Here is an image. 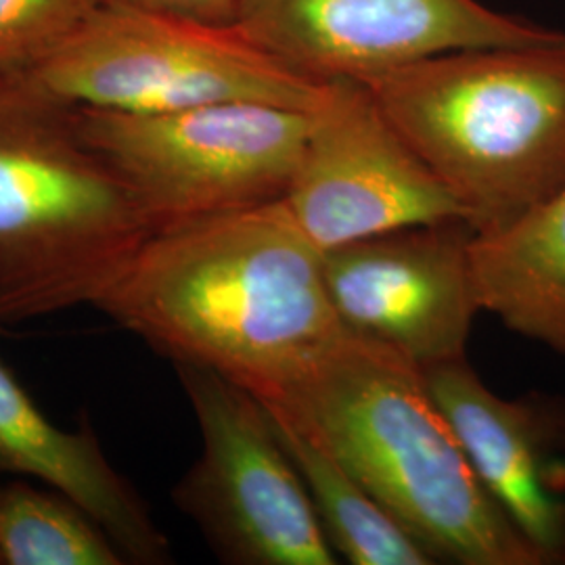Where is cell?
Masks as SVG:
<instances>
[{"instance_id":"obj_1","label":"cell","mask_w":565,"mask_h":565,"mask_svg":"<svg viewBox=\"0 0 565 565\" xmlns=\"http://www.w3.org/2000/svg\"><path fill=\"white\" fill-rule=\"evenodd\" d=\"M172 364L281 398L343 329L323 252L285 200L151 233L97 303Z\"/></svg>"},{"instance_id":"obj_2","label":"cell","mask_w":565,"mask_h":565,"mask_svg":"<svg viewBox=\"0 0 565 565\" xmlns=\"http://www.w3.org/2000/svg\"><path fill=\"white\" fill-rule=\"evenodd\" d=\"M263 404L319 438L436 564L545 565L480 482L424 369L392 348L343 331Z\"/></svg>"},{"instance_id":"obj_3","label":"cell","mask_w":565,"mask_h":565,"mask_svg":"<svg viewBox=\"0 0 565 565\" xmlns=\"http://www.w3.org/2000/svg\"><path fill=\"white\" fill-rule=\"evenodd\" d=\"M363 81L463 210L505 228L565 186V39L459 49Z\"/></svg>"},{"instance_id":"obj_4","label":"cell","mask_w":565,"mask_h":565,"mask_svg":"<svg viewBox=\"0 0 565 565\" xmlns=\"http://www.w3.org/2000/svg\"><path fill=\"white\" fill-rule=\"evenodd\" d=\"M151 226L84 141L76 105L0 81V323L102 302Z\"/></svg>"},{"instance_id":"obj_5","label":"cell","mask_w":565,"mask_h":565,"mask_svg":"<svg viewBox=\"0 0 565 565\" xmlns=\"http://www.w3.org/2000/svg\"><path fill=\"white\" fill-rule=\"evenodd\" d=\"M76 124L151 231L282 200L308 111L258 102L121 114L76 105Z\"/></svg>"},{"instance_id":"obj_6","label":"cell","mask_w":565,"mask_h":565,"mask_svg":"<svg viewBox=\"0 0 565 565\" xmlns=\"http://www.w3.org/2000/svg\"><path fill=\"white\" fill-rule=\"evenodd\" d=\"M28 78L61 102L121 114H168L226 102L310 111L323 84L285 67L237 25L107 4Z\"/></svg>"},{"instance_id":"obj_7","label":"cell","mask_w":565,"mask_h":565,"mask_svg":"<svg viewBox=\"0 0 565 565\" xmlns=\"http://www.w3.org/2000/svg\"><path fill=\"white\" fill-rule=\"evenodd\" d=\"M174 369L202 452L172 501L214 555L228 565L340 564L266 406L210 369Z\"/></svg>"},{"instance_id":"obj_8","label":"cell","mask_w":565,"mask_h":565,"mask_svg":"<svg viewBox=\"0 0 565 565\" xmlns=\"http://www.w3.org/2000/svg\"><path fill=\"white\" fill-rule=\"evenodd\" d=\"M282 200L321 252L411 226L465 223L461 205L359 78L321 84Z\"/></svg>"},{"instance_id":"obj_9","label":"cell","mask_w":565,"mask_h":565,"mask_svg":"<svg viewBox=\"0 0 565 565\" xmlns=\"http://www.w3.org/2000/svg\"><path fill=\"white\" fill-rule=\"evenodd\" d=\"M237 28L312 82L366 78L459 49L564 41L480 0H242Z\"/></svg>"},{"instance_id":"obj_10","label":"cell","mask_w":565,"mask_h":565,"mask_svg":"<svg viewBox=\"0 0 565 565\" xmlns=\"http://www.w3.org/2000/svg\"><path fill=\"white\" fill-rule=\"evenodd\" d=\"M463 221L424 224L323 252V275L343 329L382 343L424 371L467 361L480 302Z\"/></svg>"},{"instance_id":"obj_11","label":"cell","mask_w":565,"mask_h":565,"mask_svg":"<svg viewBox=\"0 0 565 565\" xmlns=\"http://www.w3.org/2000/svg\"><path fill=\"white\" fill-rule=\"evenodd\" d=\"M425 380L480 482L545 565H565V404L509 401L467 361Z\"/></svg>"},{"instance_id":"obj_12","label":"cell","mask_w":565,"mask_h":565,"mask_svg":"<svg viewBox=\"0 0 565 565\" xmlns=\"http://www.w3.org/2000/svg\"><path fill=\"white\" fill-rule=\"evenodd\" d=\"M0 476L30 478L84 509L128 564H172V546L139 490L107 459L90 422L53 424L0 359Z\"/></svg>"},{"instance_id":"obj_13","label":"cell","mask_w":565,"mask_h":565,"mask_svg":"<svg viewBox=\"0 0 565 565\" xmlns=\"http://www.w3.org/2000/svg\"><path fill=\"white\" fill-rule=\"evenodd\" d=\"M482 312L565 356V186L505 228L471 239Z\"/></svg>"},{"instance_id":"obj_14","label":"cell","mask_w":565,"mask_h":565,"mask_svg":"<svg viewBox=\"0 0 565 565\" xmlns=\"http://www.w3.org/2000/svg\"><path fill=\"white\" fill-rule=\"evenodd\" d=\"M340 562L352 565H431L436 559L380 505L350 469L302 424L266 408Z\"/></svg>"},{"instance_id":"obj_15","label":"cell","mask_w":565,"mask_h":565,"mask_svg":"<svg viewBox=\"0 0 565 565\" xmlns=\"http://www.w3.org/2000/svg\"><path fill=\"white\" fill-rule=\"evenodd\" d=\"M118 545L84 509L23 480L0 486V565H124Z\"/></svg>"},{"instance_id":"obj_16","label":"cell","mask_w":565,"mask_h":565,"mask_svg":"<svg viewBox=\"0 0 565 565\" xmlns=\"http://www.w3.org/2000/svg\"><path fill=\"white\" fill-rule=\"evenodd\" d=\"M102 4L103 0H0V81L41 65Z\"/></svg>"},{"instance_id":"obj_17","label":"cell","mask_w":565,"mask_h":565,"mask_svg":"<svg viewBox=\"0 0 565 565\" xmlns=\"http://www.w3.org/2000/svg\"><path fill=\"white\" fill-rule=\"evenodd\" d=\"M103 4L212 25H237L242 0H103Z\"/></svg>"}]
</instances>
